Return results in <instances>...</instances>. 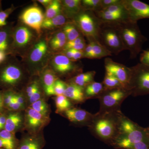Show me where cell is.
I'll list each match as a JSON object with an SVG mask.
<instances>
[{
    "mask_svg": "<svg viewBox=\"0 0 149 149\" xmlns=\"http://www.w3.org/2000/svg\"><path fill=\"white\" fill-rule=\"evenodd\" d=\"M72 21L87 40L94 39L98 41L102 21L94 12L83 10Z\"/></svg>",
    "mask_w": 149,
    "mask_h": 149,
    "instance_id": "cell-11",
    "label": "cell"
},
{
    "mask_svg": "<svg viewBox=\"0 0 149 149\" xmlns=\"http://www.w3.org/2000/svg\"><path fill=\"white\" fill-rule=\"evenodd\" d=\"M104 67L106 73L116 78L128 89V85L131 77L130 68L115 62L109 57L105 58Z\"/></svg>",
    "mask_w": 149,
    "mask_h": 149,
    "instance_id": "cell-14",
    "label": "cell"
},
{
    "mask_svg": "<svg viewBox=\"0 0 149 149\" xmlns=\"http://www.w3.org/2000/svg\"><path fill=\"white\" fill-rule=\"evenodd\" d=\"M131 92L126 88L106 90L98 98L100 104V113L121 110V104Z\"/></svg>",
    "mask_w": 149,
    "mask_h": 149,
    "instance_id": "cell-9",
    "label": "cell"
},
{
    "mask_svg": "<svg viewBox=\"0 0 149 149\" xmlns=\"http://www.w3.org/2000/svg\"><path fill=\"white\" fill-rule=\"evenodd\" d=\"M40 36L34 30L19 21L14 26L13 30L10 55L24 58Z\"/></svg>",
    "mask_w": 149,
    "mask_h": 149,
    "instance_id": "cell-5",
    "label": "cell"
},
{
    "mask_svg": "<svg viewBox=\"0 0 149 149\" xmlns=\"http://www.w3.org/2000/svg\"><path fill=\"white\" fill-rule=\"evenodd\" d=\"M6 110L10 111H19L25 110L23 109L21 105L17 102H16L14 99L9 104Z\"/></svg>",
    "mask_w": 149,
    "mask_h": 149,
    "instance_id": "cell-45",
    "label": "cell"
},
{
    "mask_svg": "<svg viewBox=\"0 0 149 149\" xmlns=\"http://www.w3.org/2000/svg\"><path fill=\"white\" fill-rule=\"evenodd\" d=\"M128 89L133 97L149 94V66L141 63L132 67Z\"/></svg>",
    "mask_w": 149,
    "mask_h": 149,
    "instance_id": "cell-10",
    "label": "cell"
},
{
    "mask_svg": "<svg viewBox=\"0 0 149 149\" xmlns=\"http://www.w3.org/2000/svg\"><path fill=\"white\" fill-rule=\"evenodd\" d=\"M140 63L149 66V49L143 50L140 56Z\"/></svg>",
    "mask_w": 149,
    "mask_h": 149,
    "instance_id": "cell-43",
    "label": "cell"
},
{
    "mask_svg": "<svg viewBox=\"0 0 149 149\" xmlns=\"http://www.w3.org/2000/svg\"><path fill=\"white\" fill-rule=\"evenodd\" d=\"M45 14L39 7H29L19 15V21L37 32L39 36L42 35V26L45 20Z\"/></svg>",
    "mask_w": 149,
    "mask_h": 149,
    "instance_id": "cell-13",
    "label": "cell"
},
{
    "mask_svg": "<svg viewBox=\"0 0 149 149\" xmlns=\"http://www.w3.org/2000/svg\"><path fill=\"white\" fill-rule=\"evenodd\" d=\"M18 142L19 141L17 142H14L0 138V148L15 149L17 146Z\"/></svg>",
    "mask_w": 149,
    "mask_h": 149,
    "instance_id": "cell-40",
    "label": "cell"
},
{
    "mask_svg": "<svg viewBox=\"0 0 149 149\" xmlns=\"http://www.w3.org/2000/svg\"><path fill=\"white\" fill-rule=\"evenodd\" d=\"M66 88L63 95L74 105L83 104L86 101L84 88L72 84L67 83Z\"/></svg>",
    "mask_w": 149,
    "mask_h": 149,
    "instance_id": "cell-20",
    "label": "cell"
},
{
    "mask_svg": "<svg viewBox=\"0 0 149 149\" xmlns=\"http://www.w3.org/2000/svg\"><path fill=\"white\" fill-rule=\"evenodd\" d=\"M72 20L68 18L62 12L53 18L45 19L42 26V29L52 30L62 28L66 23Z\"/></svg>",
    "mask_w": 149,
    "mask_h": 149,
    "instance_id": "cell-25",
    "label": "cell"
},
{
    "mask_svg": "<svg viewBox=\"0 0 149 149\" xmlns=\"http://www.w3.org/2000/svg\"><path fill=\"white\" fill-rule=\"evenodd\" d=\"M106 90L102 83L94 81L84 88L85 98L86 100L91 99H98Z\"/></svg>",
    "mask_w": 149,
    "mask_h": 149,
    "instance_id": "cell-26",
    "label": "cell"
},
{
    "mask_svg": "<svg viewBox=\"0 0 149 149\" xmlns=\"http://www.w3.org/2000/svg\"><path fill=\"white\" fill-rule=\"evenodd\" d=\"M2 10L1 1H0V11Z\"/></svg>",
    "mask_w": 149,
    "mask_h": 149,
    "instance_id": "cell-51",
    "label": "cell"
},
{
    "mask_svg": "<svg viewBox=\"0 0 149 149\" xmlns=\"http://www.w3.org/2000/svg\"><path fill=\"white\" fill-rule=\"evenodd\" d=\"M62 11L61 1L54 0L52 1L50 4L46 8L45 14V19H50L53 18Z\"/></svg>",
    "mask_w": 149,
    "mask_h": 149,
    "instance_id": "cell-31",
    "label": "cell"
},
{
    "mask_svg": "<svg viewBox=\"0 0 149 149\" xmlns=\"http://www.w3.org/2000/svg\"><path fill=\"white\" fill-rule=\"evenodd\" d=\"M102 83L103 84L104 87L106 90L126 88L119 80L113 76L107 73H105L103 81Z\"/></svg>",
    "mask_w": 149,
    "mask_h": 149,
    "instance_id": "cell-32",
    "label": "cell"
},
{
    "mask_svg": "<svg viewBox=\"0 0 149 149\" xmlns=\"http://www.w3.org/2000/svg\"><path fill=\"white\" fill-rule=\"evenodd\" d=\"M95 114H92L85 110L73 107L62 113L60 115L68 119L70 124L75 127H89Z\"/></svg>",
    "mask_w": 149,
    "mask_h": 149,
    "instance_id": "cell-15",
    "label": "cell"
},
{
    "mask_svg": "<svg viewBox=\"0 0 149 149\" xmlns=\"http://www.w3.org/2000/svg\"><path fill=\"white\" fill-rule=\"evenodd\" d=\"M123 114L121 110L103 113L97 112L88 129L96 138L111 145L119 135Z\"/></svg>",
    "mask_w": 149,
    "mask_h": 149,
    "instance_id": "cell-2",
    "label": "cell"
},
{
    "mask_svg": "<svg viewBox=\"0 0 149 149\" xmlns=\"http://www.w3.org/2000/svg\"><path fill=\"white\" fill-rule=\"evenodd\" d=\"M65 40L67 41L66 36H65L64 32L61 29L60 30L56 32L52 36L50 40H49V44H51V43L60 42V41H65Z\"/></svg>",
    "mask_w": 149,
    "mask_h": 149,
    "instance_id": "cell-39",
    "label": "cell"
},
{
    "mask_svg": "<svg viewBox=\"0 0 149 149\" xmlns=\"http://www.w3.org/2000/svg\"><path fill=\"white\" fill-rule=\"evenodd\" d=\"M13 23H8L5 27L0 28V51L5 52L10 55Z\"/></svg>",
    "mask_w": 149,
    "mask_h": 149,
    "instance_id": "cell-22",
    "label": "cell"
},
{
    "mask_svg": "<svg viewBox=\"0 0 149 149\" xmlns=\"http://www.w3.org/2000/svg\"><path fill=\"white\" fill-rule=\"evenodd\" d=\"M112 23L119 33L125 50L130 52V58H136L148 40L141 33L137 22L128 19Z\"/></svg>",
    "mask_w": 149,
    "mask_h": 149,
    "instance_id": "cell-4",
    "label": "cell"
},
{
    "mask_svg": "<svg viewBox=\"0 0 149 149\" xmlns=\"http://www.w3.org/2000/svg\"><path fill=\"white\" fill-rule=\"evenodd\" d=\"M15 9L16 8L12 5L10 7L5 10H2L0 11V28L7 25L8 22H7V19Z\"/></svg>",
    "mask_w": 149,
    "mask_h": 149,
    "instance_id": "cell-35",
    "label": "cell"
},
{
    "mask_svg": "<svg viewBox=\"0 0 149 149\" xmlns=\"http://www.w3.org/2000/svg\"><path fill=\"white\" fill-rule=\"evenodd\" d=\"M81 3L83 10L96 12L102 10L101 0H83Z\"/></svg>",
    "mask_w": 149,
    "mask_h": 149,
    "instance_id": "cell-33",
    "label": "cell"
},
{
    "mask_svg": "<svg viewBox=\"0 0 149 149\" xmlns=\"http://www.w3.org/2000/svg\"><path fill=\"white\" fill-rule=\"evenodd\" d=\"M47 98L40 99L32 104L29 107L41 114L50 117L52 110L50 106L47 102Z\"/></svg>",
    "mask_w": 149,
    "mask_h": 149,
    "instance_id": "cell-30",
    "label": "cell"
},
{
    "mask_svg": "<svg viewBox=\"0 0 149 149\" xmlns=\"http://www.w3.org/2000/svg\"><path fill=\"white\" fill-rule=\"evenodd\" d=\"M46 141L43 131L36 134H22L15 149H43Z\"/></svg>",
    "mask_w": 149,
    "mask_h": 149,
    "instance_id": "cell-17",
    "label": "cell"
},
{
    "mask_svg": "<svg viewBox=\"0 0 149 149\" xmlns=\"http://www.w3.org/2000/svg\"><path fill=\"white\" fill-rule=\"evenodd\" d=\"M32 77L22 61L8 55L0 64V91L20 92Z\"/></svg>",
    "mask_w": 149,
    "mask_h": 149,
    "instance_id": "cell-1",
    "label": "cell"
},
{
    "mask_svg": "<svg viewBox=\"0 0 149 149\" xmlns=\"http://www.w3.org/2000/svg\"><path fill=\"white\" fill-rule=\"evenodd\" d=\"M16 92L12 91H3L4 107L6 110L9 104L13 100Z\"/></svg>",
    "mask_w": 149,
    "mask_h": 149,
    "instance_id": "cell-38",
    "label": "cell"
},
{
    "mask_svg": "<svg viewBox=\"0 0 149 149\" xmlns=\"http://www.w3.org/2000/svg\"><path fill=\"white\" fill-rule=\"evenodd\" d=\"M146 130L147 133H148V135L149 136V126L146 128Z\"/></svg>",
    "mask_w": 149,
    "mask_h": 149,
    "instance_id": "cell-50",
    "label": "cell"
},
{
    "mask_svg": "<svg viewBox=\"0 0 149 149\" xmlns=\"http://www.w3.org/2000/svg\"><path fill=\"white\" fill-rule=\"evenodd\" d=\"M88 42H90L92 44V50L90 54L85 57V58L88 59H101L111 56L112 54L102 45L97 40L94 39L88 40Z\"/></svg>",
    "mask_w": 149,
    "mask_h": 149,
    "instance_id": "cell-23",
    "label": "cell"
},
{
    "mask_svg": "<svg viewBox=\"0 0 149 149\" xmlns=\"http://www.w3.org/2000/svg\"><path fill=\"white\" fill-rule=\"evenodd\" d=\"M44 98H47L46 97L42 85L40 86L39 88L37 89V91H35V93L32 95L31 97L28 99L27 101V108L30 106L32 104L34 103V102L39 100L40 99Z\"/></svg>",
    "mask_w": 149,
    "mask_h": 149,
    "instance_id": "cell-34",
    "label": "cell"
},
{
    "mask_svg": "<svg viewBox=\"0 0 149 149\" xmlns=\"http://www.w3.org/2000/svg\"><path fill=\"white\" fill-rule=\"evenodd\" d=\"M95 13L97 16L104 22H118L129 19L127 14L112 13L103 10L96 12Z\"/></svg>",
    "mask_w": 149,
    "mask_h": 149,
    "instance_id": "cell-27",
    "label": "cell"
},
{
    "mask_svg": "<svg viewBox=\"0 0 149 149\" xmlns=\"http://www.w3.org/2000/svg\"><path fill=\"white\" fill-rule=\"evenodd\" d=\"M98 41L112 54L118 55L125 50L119 33L112 22L102 21Z\"/></svg>",
    "mask_w": 149,
    "mask_h": 149,
    "instance_id": "cell-8",
    "label": "cell"
},
{
    "mask_svg": "<svg viewBox=\"0 0 149 149\" xmlns=\"http://www.w3.org/2000/svg\"><path fill=\"white\" fill-rule=\"evenodd\" d=\"M66 82L61 79H58L56 81L54 85V92L55 95H63L65 90L66 88Z\"/></svg>",
    "mask_w": 149,
    "mask_h": 149,
    "instance_id": "cell-37",
    "label": "cell"
},
{
    "mask_svg": "<svg viewBox=\"0 0 149 149\" xmlns=\"http://www.w3.org/2000/svg\"><path fill=\"white\" fill-rule=\"evenodd\" d=\"M0 138L14 142H17L19 140L17 139L15 134L5 129L0 130Z\"/></svg>",
    "mask_w": 149,
    "mask_h": 149,
    "instance_id": "cell-41",
    "label": "cell"
},
{
    "mask_svg": "<svg viewBox=\"0 0 149 149\" xmlns=\"http://www.w3.org/2000/svg\"><path fill=\"white\" fill-rule=\"evenodd\" d=\"M37 1L42 4V5L47 8L48 6L50 4L52 1V0H39V1Z\"/></svg>",
    "mask_w": 149,
    "mask_h": 149,
    "instance_id": "cell-49",
    "label": "cell"
},
{
    "mask_svg": "<svg viewBox=\"0 0 149 149\" xmlns=\"http://www.w3.org/2000/svg\"><path fill=\"white\" fill-rule=\"evenodd\" d=\"M40 83L46 97H49L55 95L54 85L56 81L59 79L50 68L47 66L39 75Z\"/></svg>",
    "mask_w": 149,
    "mask_h": 149,
    "instance_id": "cell-19",
    "label": "cell"
},
{
    "mask_svg": "<svg viewBox=\"0 0 149 149\" xmlns=\"http://www.w3.org/2000/svg\"><path fill=\"white\" fill-rule=\"evenodd\" d=\"M96 72L95 70L81 72L75 75L65 82L72 83L74 85L84 88L87 85L95 81Z\"/></svg>",
    "mask_w": 149,
    "mask_h": 149,
    "instance_id": "cell-24",
    "label": "cell"
},
{
    "mask_svg": "<svg viewBox=\"0 0 149 149\" xmlns=\"http://www.w3.org/2000/svg\"><path fill=\"white\" fill-rule=\"evenodd\" d=\"M41 35L21 61L31 76H39L47 67L53 54L47 36Z\"/></svg>",
    "mask_w": 149,
    "mask_h": 149,
    "instance_id": "cell-3",
    "label": "cell"
},
{
    "mask_svg": "<svg viewBox=\"0 0 149 149\" xmlns=\"http://www.w3.org/2000/svg\"><path fill=\"white\" fill-rule=\"evenodd\" d=\"M129 20L137 22L143 19L149 18V5L139 0H122Z\"/></svg>",
    "mask_w": 149,
    "mask_h": 149,
    "instance_id": "cell-16",
    "label": "cell"
},
{
    "mask_svg": "<svg viewBox=\"0 0 149 149\" xmlns=\"http://www.w3.org/2000/svg\"><path fill=\"white\" fill-rule=\"evenodd\" d=\"M51 121L50 117L41 114L30 107L24 110V131L31 134L42 132Z\"/></svg>",
    "mask_w": 149,
    "mask_h": 149,
    "instance_id": "cell-12",
    "label": "cell"
},
{
    "mask_svg": "<svg viewBox=\"0 0 149 149\" xmlns=\"http://www.w3.org/2000/svg\"><path fill=\"white\" fill-rule=\"evenodd\" d=\"M61 3L62 12L70 20L83 10L80 0H63Z\"/></svg>",
    "mask_w": 149,
    "mask_h": 149,
    "instance_id": "cell-21",
    "label": "cell"
},
{
    "mask_svg": "<svg viewBox=\"0 0 149 149\" xmlns=\"http://www.w3.org/2000/svg\"><path fill=\"white\" fill-rule=\"evenodd\" d=\"M149 139L146 128H143L123 114L119 135L114 141L116 148L130 149L133 144Z\"/></svg>",
    "mask_w": 149,
    "mask_h": 149,
    "instance_id": "cell-6",
    "label": "cell"
},
{
    "mask_svg": "<svg viewBox=\"0 0 149 149\" xmlns=\"http://www.w3.org/2000/svg\"><path fill=\"white\" fill-rule=\"evenodd\" d=\"M6 110L4 107L3 100V91H0V113L4 112Z\"/></svg>",
    "mask_w": 149,
    "mask_h": 149,
    "instance_id": "cell-47",
    "label": "cell"
},
{
    "mask_svg": "<svg viewBox=\"0 0 149 149\" xmlns=\"http://www.w3.org/2000/svg\"><path fill=\"white\" fill-rule=\"evenodd\" d=\"M61 29L65 34L68 42L83 36L80 29L72 21L66 23Z\"/></svg>",
    "mask_w": 149,
    "mask_h": 149,
    "instance_id": "cell-29",
    "label": "cell"
},
{
    "mask_svg": "<svg viewBox=\"0 0 149 149\" xmlns=\"http://www.w3.org/2000/svg\"><path fill=\"white\" fill-rule=\"evenodd\" d=\"M121 0H101V6L102 10L103 9L118 3L121 2Z\"/></svg>",
    "mask_w": 149,
    "mask_h": 149,
    "instance_id": "cell-46",
    "label": "cell"
},
{
    "mask_svg": "<svg viewBox=\"0 0 149 149\" xmlns=\"http://www.w3.org/2000/svg\"><path fill=\"white\" fill-rule=\"evenodd\" d=\"M53 98L55 103V113L57 114L60 115L64 111L75 107V105L64 95L54 96Z\"/></svg>",
    "mask_w": 149,
    "mask_h": 149,
    "instance_id": "cell-28",
    "label": "cell"
},
{
    "mask_svg": "<svg viewBox=\"0 0 149 149\" xmlns=\"http://www.w3.org/2000/svg\"><path fill=\"white\" fill-rule=\"evenodd\" d=\"M14 100L21 105L23 109L25 110L27 108L26 98L21 91L16 92Z\"/></svg>",
    "mask_w": 149,
    "mask_h": 149,
    "instance_id": "cell-42",
    "label": "cell"
},
{
    "mask_svg": "<svg viewBox=\"0 0 149 149\" xmlns=\"http://www.w3.org/2000/svg\"><path fill=\"white\" fill-rule=\"evenodd\" d=\"M74 62L60 52L52 54L48 66L52 70L59 79L69 80L83 72V66L80 63Z\"/></svg>",
    "mask_w": 149,
    "mask_h": 149,
    "instance_id": "cell-7",
    "label": "cell"
},
{
    "mask_svg": "<svg viewBox=\"0 0 149 149\" xmlns=\"http://www.w3.org/2000/svg\"><path fill=\"white\" fill-rule=\"evenodd\" d=\"M130 149H149V139L133 144Z\"/></svg>",
    "mask_w": 149,
    "mask_h": 149,
    "instance_id": "cell-44",
    "label": "cell"
},
{
    "mask_svg": "<svg viewBox=\"0 0 149 149\" xmlns=\"http://www.w3.org/2000/svg\"><path fill=\"white\" fill-rule=\"evenodd\" d=\"M6 120L4 129L16 134L24 131V110L19 111H6Z\"/></svg>",
    "mask_w": 149,
    "mask_h": 149,
    "instance_id": "cell-18",
    "label": "cell"
},
{
    "mask_svg": "<svg viewBox=\"0 0 149 149\" xmlns=\"http://www.w3.org/2000/svg\"><path fill=\"white\" fill-rule=\"evenodd\" d=\"M102 10L112 13L124 14L128 15L126 10L123 5L122 0L121 2L118 3L107 7Z\"/></svg>",
    "mask_w": 149,
    "mask_h": 149,
    "instance_id": "cell-36",
    "label": "cell"
},
{
    "mask_svg": "<svg viewBox=\"0 0 149 149\" xmlns=\"http://www.w3.org/2000/svg\"><path fill=\"white\" fill-rule=\"evenodd\" d=\"M8 56V55L5 52L0 51V64L6 60Z\"/></svg>",
    "mask_w": 149,
    "mask_h": 149,
    "instance_id": "cell-48",
    "label": "cell"
},
{
    "mask_svg": "<svg viewBox=\"0 0 149 149\" xmlns=\"http://www.w3.org/2000/svg\"><path fill=\"white\" fill-rule=\"evenodd\" d=\"M0 149H3L0 148Z\"/></svg>",
    "mask_w": 149,
    "mask_h": 149,
    "instance_id": "cell-52",
    "label": "cell"
}]
</instances>
